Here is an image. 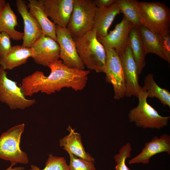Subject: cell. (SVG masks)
<instances>
[{
	"mask_svg": "<svg viewBox=\"0 0 170 170\" xmlns=\"http://www.w3.org/2000/svg\"><path fill=\"white\" fill-rule=\"evenodd\" d=\"M47 66L51 70L48 76L37 71L22 79L21 87L26 96H31L39 92L50 95L64 88L81 91L86 87L89 70L69 68L59 60L48 64Z\"/></svg>",
	"mask_w": 170,
	"mask_h": 170,
	"instance_id": "obj_1",
	"label": "cell"
},
{
	"mask_svg": "<svg viewBox=\"0 0 170 170\" xmlns=\"http://www.w3.org/2000/svg\"><path fill=\"white\" fill-rule=\"evenodd\" d=\"M78 55L85 66L96 72H104L105 50L97 38L93 28L83 35L73 37Z\"/></svg>",
	"mask_w": 170,
	"mask_h": 170,
	"instance_id": "obj_2",
	"label": "cell"
},
{
	"mask_svg": "<svg viewBox=\"0 0 170 170\" xmlns=\"http://www.w3.org/2000/svg\"><path fill=\"white\" fill-rule=\"evenodd\" d=\"M137 8L141 25L160 35L170 33V10L164 4L138 1Z\"/></svg>",
	"mask_w": 170,
	"mask_h": 170,
	"instance_id": "obj_3",
	"label": "cell"
},
{
	"mask_svg": "<svg viewBox=\"0 0 170 170\" xmlns=\"http://www.w3.org/2000/svg\"><path fill=\"white\" fill-rule=\"evenodd\" d=\"M138 105L129 111L128 117L131 122L143 128L160 129L166 126L170 116L160 115L156 110L147 102V94L141 87L138 97Z\"/></svg>",
	"mask_w": 170,
	"mask_h": 170,
	"instance_id": "obj_4",
	"label": "cell"
},
{
	"mask_svg": "<svg viewBox=\"0 0 170 170\" xmlns=\"http://www.w3.org/2000/svg\"><path fill=\"white\" fill-rule=\"evenodd\" d=\"M97 8L94 0H74L66 27L73 37L81 36L93 29Z\"/></svg>",
	"mask_w": 170,
	"mask_h": 170,
	"instance_id": "obj_5",
	"label": "cell"
},
{
	"mask_svg": "<svg viewBox=\"0 0 170 170\" xmlns=\"http://www.w3.org/2000/svg\"><path fill=\"white\" fill-rule=\"evenodd\" d=\"M25 126L24 123L15 126L0 136V158L9 161L14 166L18 163L28 162L27 154L20 149V145Z\"/></svg>",
	"mask_w": 170,
	"mask_h": 170,
	"instance_id": "obj_6",
	"label": "cell"
},
{
	"mask_svg": "<svg viewBox=\"0 0 170 170\" xmlns=\"http://www.w3.org/2000/svg\"><path fill=\"white\" fill-rule=\"evenodd\" d=\"M0 101L7 104L11 110L24 109L36 103L35 99L26 98L21 87L16 82L9 79L7 72L0 66Z\"/></svg>",
	"mask_w": 170,
	"mask_h": 170,
	"instance_id": "obj_7",
	"label": "cell"
},
{
	"mask_svg": "<svg viewBox=\"0 0 170 170\" xmlns=\"http://www.w3.org/2000/svg\"><path fill=\"white\" fill-rule=\"evenodd\" d=\"M106 59L104 72L106 82L111 84L114 91V99L125 96V82L123 68L120 58L114 49H105Z\"/></svg>",
	"mask_w": 170,
	"mask_h": 170,
	"instance_id": "obj_8",
	"label": "cell"
},
{
	"mask_svg": "<svg viewBox=\"0 0 170 170\" xmlns=\"http://www.w3.org/2000/svg\"><path fill=\"white\" fill-rule=\"evenodd\" d=\"M57 42L60 48V58L70 68L84 70L85 66L78 53L74 38L67 28L56 25Z\"/></svg>",
	"mask_w": 170,
	"mask_h": 170,
	"instance_id": "obj_9",
	"label": "cell"
},
{
	"mask_svg": "<svg viewBox=\"0 0 170 170\" xmlns=\"http://www.w3.org/2000/svg\"><path fill=\"white\" fill-rule=\"evenodd\" d=\"M134 26L124 16L114 29L105 37L97 36L105 50L114 49L119 56L125 52L128 43L129 34Z\"/></svg>",
	"mask_w": 170,
	"mask_h": 170,
	"instance_id": "obj_10",
	"label": "cell"
},
{
	"mask_svg": "<svg viewBox=\"0 0 170 170\" xmlns=\"http://www.w3.org/2000/svg\"><path fill=\"white\" fill-rule=\"evenodd\" d=\"M123 70L125 82V96L138 97L141 87L139 83L137 67L128 43L124 52L119 56Z\"/></svg>",
	"mask_w": 170,
	"mask_h": 170,
	"instance_id": "obj_11",
	"label": "cell"
},
{
	"mask_svg": "<svg viewBox=\"0 0 170 170\" xmlns=\"http://www.w3.org/2000/svg\"><path fill=\"white\" fill-rule=\"evenodd\" d=\"M31 48L35 54L32 59L38 64L47 66L48 64L59 60V44L43 34L33 43Z\"/></svg>",
	"mask_w": 170,
	"mask_h": 170,
	"instance_id": "obj_12",
	"label": "cell"
},
{
	"mask_svg": "<svg viewBox=\"0 0 170 170\" xmlns=\"http://www.w3.org/2000/svg\"><path fill=\"white\" fill-rule=\"evenodd\" d=\"M16 4L17 11L22 17L24 24L22 45L31 48L33 43L43 34L42 28L36 18L28 10L27 3L25 1L17 0Z\"/></svg>",
	"mask_w": 170,
	"mask_h": 170,
	"instance_id": "obj_13",
	"label": "cell"
},
{
	"mask_svg": "<svg viewBox=\"0 0 170 170\" xmlns=\"http://www.w3.org/2000/svg\"><path fill=\"white\" fill-rule=\"evenodd\" d=\"M44 12L55 25L66 27L74 0H40Z\"/></svg>",
	"mask_w": 170,
	"mask_h": 170,
	"instance_id": "obj_14",
	"label": "cell"
},
{
	"mask_svg": "<svg viewBox=\"0 0 170 170\" xmlns=\"http://www.w3.org/2000/svg\"><path fill=\"white\" fill-rule=\"evenodd\" d=\"M163 152L170 154V136L166 133L159 138L155 136L150 141L145 143L141 152L130 160L128 163L129 164L141 163L147 164L152 156Z\"/></svg>",
	"mask_w": 170,
	"mask_h": 170,
	"instance_id": "obj_15",
	"label": "cell"
},
{
	"mask_svg": "<svg viewBox=\"0 0 170 170\" xmlns=\"http://www.w3.org/2000/svg\"><path fill=\"white\" fill-rule=\"evenodd\" d=\"M35 56L31 48L19 45L13 46L8 53L0 58V66L5 70H12L26 63L28 58H33Z\"/></svg>",
	"mask_w": 170,
	"mask_h": 170,
	"instance_id": "obj_16",
	"label": "cell"
},
{
	"mask_svg": "<svg viewBox=\"0 0 170 170\" xmlns=\"http://www.w3.org/2000/svg\"><path fill=\"white\" fill-rule=\"evenodd\" d=\"M67 130L69 133L60 139V146L68 153L70 152L78 157L95 162L94 158L85 151L82 143L81 134L75 132V129H72L70 125Z\"/></svg>",
	"mask_w": 170,
	"mask_h": 170,
	"instance_id": "obj_17",
	"label": "cell"
},
{
	"mask_svg": "<svg viewBox=\"0 0 170 170\" xmlns=\"http://www.w3.org/2000/svg\"><path fill=\"white\" fill-rule=\"evenodd\" d=\"M121 13L115 3L107 7L98 8L93 28L96 30L97 36L104 37L108 34V30L115 16Z\"/></svg>",
	"mask_w": 170,
	"mask_h": 170,
	"instance_id": "obj_18",
	"label": "cell"
},
{
	"mask_svg": "<svg viewBox=\"0 0 170 170\" xmlns=\"http://www.w3.org/2000/svg\"><path fill=\"white\" fill-rule=\"evenodd\" d=\"M29 11L35 17L41 26L43 33L57 42L55 24L48 18L40 0H29L27 3Z\"/></svg>",
	"mask_w": 170,
	"mask_h": 170,
	"instance_id": "obj_19",
	"label": "cell"
},
{
	"mask_svg": "<svg viewBox=\"0 0 170 170\" xmlns=\"http://www.w3.org/2000/svg\"><path fill=\"white\" fill-rule=\"evenodd\" d=\"M128 43L131 48L139 75L145 65V58L147 54L138 27L133 26L130 30Z\"/></svg>",
	"mask_w": 170,
	"mask_h": 170,
	"instance_id": "obj_20",
	"label": "cell"
},
{
	"mask_svg": "<svg viewBox=\"0 0 170 170\" xmlns=\"http://www.w3.org/2000/svg\"><path fill=\"white\" fill-rule=\"evenodd\" d=\"M18 25L17 17L7 3L0 13V32L7 33L13 40H20L24 33L16 30L15 27Z\"/></svg>",
	"mask_w": 170,
	"mask_h": 170,
	"instance_id": "obj_21",
	"label": "cell"
},
{
	"mask_svg": "<svg viewBox=\"0 0 170 170\" xmlns=\"http://www.w3.org/2000/svg\"><path fill=\"white\" fill-rule=\"evenodd\" d=\"M142 88L147 94V98H157L164 106L170 107V93L167 89L159 87L155 82L153 74L150 73L145 77Z\"/></svg>",
	"mask_w": 170,
	"mask_h": 170,
	"instance_id": "obj_22",
	"label": "cell"
},
{
	"mask_svg": "<svg viewBox=\"0 0 170 170\" xmlns=\"http://www.w3.org/2000/svg\"><path fill=\"white\" fill-rule=\"evenodd\" d=\"M138 28L146 54H154L165 60L160 46L159 35L142 25Z\"/></svg>",
	"mask_w": 170,
	"mask_h": 170,
	"instance_id": "obj_23",
	"label": "cell"
},
{
	"mask_svg": "<svg viewBox=\"0 0 170 170\" xmlns=\"http://www.w3.org/2000/svg\"><path fill=\"white\" fill-rule=\"evenodd\" d=\"M138 2L136 0H116L115 2L124 16L136 27L141 25L137 8Z\"/></svg>",
	"mask_w": 170,
	"mask_h": 170,
	"instance_id": "obj_24",
	"label": "cell"
},
{
	"mask_svg": "<svg viewBox=\"0 0 170 170\" xmlns=\"http://www.w3.org/2000/svg\"><path fill=\"white\" fill-rule=\"evenodd\" d=\"M30 170H70L65 159L63 157L54 156L52 154H49L46 162L45 166L42 169L34 165L30 166Z\"/></svg>",
	"mask_w": 170,
	"mask_h": 170,
	"instance_id": "obj_25",
	"label": "cell"
},
{
	"mask_svg": "<svg viewBox=\"0 0 170 170\" xmlns=\"http://www.w3.org/2000/svg\"><path fill=\"white\" fill-rule=\"evenodd\" d=\"M132 150L131 145L128 143L122 146L119 153L115 156V160L116 163L115 167L116 170H130L126 165V160L131 156Z\"/></svg>",
	"mask_w": 170,
	"mask_h": 170,
	"instance_id": "obj_26",
	"label": "cell"
},
{
	"mask_svg": "<svg viewBox=\"0 0 170 170\" xmlns=\"http://www.w3.org/2000/svg\"><path fill=\"white\" fill-rule=\"evenodd\" d=\"M70 170H96L94 162L78 157L70 152Z\"/></svg>",
	"mask_w": 170,
	"mask_h": 170,
	"instance_id": "obj_27",
	"label": "cell"
},
{
	"mask_svg": "<svg viewBox=\"0 0 170 170\" xmlns=\"http://www.w3.org/2000/svg\"><path fill=\"white\" fill-rule=\"evenodd\" d=\"M10 36L6 32H1L0 38V58L8 53L11 50Z\"/></svg>",
	"mask_w": 170,
	"mask_h": 170,
	"instance_id": "obj_28",
	"label": "cell"
},
{
	"mask_svg": "<svg viewBox=\"0 0 170 170\" xmlns=\"http://www.w3.org/2000/svg\"><path fill=\"white\" fill-rule=\"evenodd\" d=\"M160 44L161 50L165 58V60L170 63V33L159 35Z\"/></svg>",
	"mask_w": 170,
	"mask_h": 170,
	"instance_id": "obj_29",
	"label": "cell"
},
{
	"mask_svg": "<svg viewBox=\"0 0 170 170\" xmlns=\"http://www.w3.org/2000/svg\"><path fill=\"white\" fill-rule=\"evenodd\" d=\"M98 8L107 7L115 3L116 0H94Z\"/></svg>",
	"mask_w": 170,
	"mask_h": 170,
	"instance_id": "obj_30",
	"label": "cell"
},
{
	"mask_svg": "<svg viewBox=\"0 0 170 170\" xmlns=\"http://www.w3.org/2000/svg\"><path fill=\"white\" fill-rule=\"evenodd\" d=\"M14 166L13 165L11 164L10 166L7 169L5 170H23L25 168L23 167H15L13 168V166Z\"/></svg>",
	"mask_w": 170,
	"mask_h": 170,
	"instance_id": "obj_31",
	"label": "cell"
},
{
	"mask_svg": "<svg viewBox=\"0 0 170 170\" xmlns=\"http://www.w3.org/2000/svg\"><path fill=\"white\" fill-rule=\"evenodd\" d=\"M7 3L4 0H0V13L3 9Z\"/></svg>",
	"mask_w": 170,
	"mask_h": 170,
	"instance_id": "obj_32",
	"label": "cell"
},
{
	"mask_svg": "<svg viewBox=\"0 0 170 170\" xmlns=\"http://www.w3.org/2000/svg\"><path fill=\"white\" fill-rule=\"evenodd\" d=\"M0 36H1V32H0Z\"/></svg>",
	"mask_w": 170,
	"mask_h": 170,
	"instance_id": "obj_33",
	"label": "cell"
}]
</instances>
